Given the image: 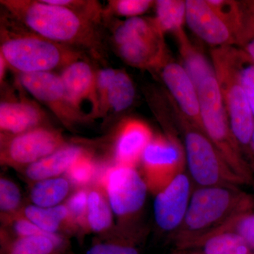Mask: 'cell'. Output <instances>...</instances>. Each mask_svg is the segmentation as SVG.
Here are the masks:
<instances>
[{
  "mask_svg": "<svg viewBox=\"0 0 254 254\" xmlns=\"http://www.w3.org/2000/svg\"><path fill=\"white\" fill-rule=\"evenodd\" d=\"M0 4L25 27L47 39L86 50L99 59L103 51L100 21L46 0H1Z\"/></svg>",
  "mask_w": 254,
  "mask_h": 254,
  "instance_id": "1",
  "label": "cell"
},
{
  "mask_svg": "<svg viewBox=\"0 0 254 254\" xmlns=\"http://www.w3.org/2000/svg\"><path fill=\"white\" fill-rule=\"evenodd\" d=\"M82 54L81 50L37 34L11 15L1 18L0 55L18 74L62 71L70 64L83 60Z\"/></svg>",
  "mask_w": 254,
  "mask_h": 254,
  "instance_id": "2",
  "label": "cell"
},
{
  "mask_svg": "<svg viewBox=\"0 0 254 254\" xmlns=\"http://www.w3.org/2000/svg\"><path fill=\"white\" fill-rule=\"evenodd\" d=\"M252 206V198L238 187H198L192 192L181 227L174 233L177 243L190 248L234 218L250 213Z\"/></svg>",
  "mask_w": 254,
  "mask_h": 254,
  "instance_id": "3",
  "label": "cell"
},
{
  "mask_svg": "<svg viewBox=\"0 0 254 254\" xmlns=\"http://www.w3.org/2000/svg\"><path fill=\"white\" fill-rule=\"evenodd\" d=\"M200 125L232 171L245 182H254V173L234 136L216 76L205 78L197 87Z\"/></svg>",
  "mask_w": 254,
  "mask_h": 254,
  "instance_id": "4",
  "label": "cell"
},
{
  "mask_svg": "<svg viewBox=\"0 0 254 254\" xmlns=\"http://www.w3.org/2000/svg\"><path fill=\"white\" fill-rule=\"evenodd\" d=\"M184 136V148L190 178L198 187H235L245 182L232 171L201 127L190 123L173 105Z\"/></svg>",
  "mask_w": 254,
  "mask_h": 254,
  "instance_id": "5",
  "label": "cell"
},
{
  "mask_svg": "<svg viewBox=\"0 0 254 254\" xmlns=\"http://www.w3.org/2000/svg\"><path fill=\"white\" fill-rule=\"evenodd\" d=\"M112 40L120 58L133 67L159 71L170 60L165 35L154 18L120 21L114 26Z\"/></svg>",
  "mask_w": 254,
  "mask_h": 254,
  "instance_id": "6",
  "label": "cell"
},
{
  "mask_svg": "<svg viewBox=\"0 0 254 254\" xmlns=\"http://www.w3.org/2000/svg\"><path fill=\"white\" fill-rule=\"evenodd\" d=\"M230 46L213 48L212 64L232 131L248 162L254 115L232 63Z\"/></svg>",
  "mask_w": 254,
  "mask_h": 254,
  "instance_id": "7",
  "label": "cell"
},
{
  "mask_svg": "<svg viewBox=\"0 0 254 254\" xmlns=\"http://www.w3.org/2000/svg\"><path fill=\"white\" fill-rule=\"evenodd\" d=\"M95 183L105 192L118 227L131 229L133 219L141 211L148 190L136 168L113 164L98 174Z\"/></svg>",
  "mask_w": 254,
  "mask_h": 254,
  "instance_id": "8",
  "label": "cell"
},
{
  "mask_svg": "<svg viewBox=\"0 0 254 254\" xmlns=\"http://www.w3.org/2000/svg\"><path fill=\"white\" fill-rule=\"evenodd\" d=\"M139 165L148 191L155 195L184 173L187 165L185 148L175 135H154Z\"/></svg>",
  "mask_w": 254,
  "mask_h": 254,
  "instance_id": "9",
  "label": "cell"
},
{
  "mask_svg": "<svg viewBox=\"0 0 254 254\" xmlns=\"http://www.w3.org/2000/svg\"><path fill=\"white\" fill-rule=\"evenodd\" d=\"M67 144L61 132L41 126L14 135H1L0 161L2 165L23 170Z\"/></svg>",
  "mask_w": 254,
  "mask_h": 254,
  "instance_id": "10",
  "label": "cell"
},
{
  "mask_svg": "<svg viewBox=\"0 0 254 254\" xmlns=\"http://www.w3.org/2000/svg\"><path fill=\"white\" fill-rule=\"evenodd\" d=\"M18 75L21 87L46 106L66 128L71 129L79 124L89 121L70 103L60 75L54 72Z\"/></svg>",
  "mask_w": 254,
  "mask_h": 254,
  "instance_id": "11",
  "label": "cell"
},
{
  "mask_svg": "<svg viewBox=\"0 0 254 254\" xmlns=\"http://www.w3.org/2000/svg\"><path fill=\"white\" fill-rule=\"evenodd\" d=\"M192 192L191 180L183 173L155 195L154 218L160 230L175 233L181 227Z\"/></svg>",
  "mask_w": 254,
  "mask_h": 254,
  "instance_id": "12",
  "label": "cell"
},
{
  "mask_svg": "<svg viewBox=\"0 0 254 254\" xmlns=\"http://www.w3.org/2000/svg\"><path fill=\"white\" fill-rule=\"evenodd\" d=\"M96 71L84 60L70 64L60 74L68 100L73 108L88 120L98 118L95 98Z\"/></svg>",
  "mask_w": 254,
  "mask_h": 254,
  "instance_id": "13",
  "label": "cell"
},
{
  "mask_svg": "<svg viewBox=\"0 0 254 254\" xmlns=\"http://www.w3.org/2000/svg\"><path fill=\"white\" fill-rule=\"evenodd\" d=\"M186 23L202 41L213 48L235 46L232 31L207 0H187Z\"/></svg>",
  "mask_w": 254,
  "mask_h": 254,
  "instance_id": "14",
  "label": "cell"
},
{
  "mask_svg": "<svg viewBox=\"0 0 254 254\" xmlns=\"http://www.w3.org/2000/svg\"><path fill=\"white\" fill-rule=\"evenodd\" d=\"M159 71L179 111L190 123L201 127L198 89L182 64L169 60Z\"/></svg>",
  "mask_w": 254,
  "mask_h": 254,
  "instance_id": "15",
  "label": "cell"
},
{
  "mask_svg": "<svg viewBox=\"0 0 254 254\" xmlns=\"http://www.w3.org/2000/svg\"><path fill=\"white\" fill-rule=\"evenodd\" d=\"M153 136L151 128L145 122L135 118L124 120L115 137V164L136 168Z\"/></svg>",
  "mask_w": 254,
  "mask_h": 254,
  "instance_id": "16",
  "label": "cell"
},
{
  "mask_svg": "<svg viewBox=\"0 0 254 254\" xmlns=\"http://www.w3.org/2000/svg\"><path fill=\"white\" fill-rule=\"evenodd\" d=\"M46 114L31 100H4L0 103L1 135L14 136L44 126Z\"/></svg>",
  "mask_w": 254,
  "mask_h": 254,
  "instance_id": "17",
  "label": "cell"
},
{
  "mask_svg": "<svg viewBox=\"0 0 254 254\" xmlns=\"http://www.w3.org/2000/svg\"><path fill=\"white\" fill-rule=\"evenodd\" d=\"M85 151L86 150L79 145L66 144L46 158L23 169V175L31 184L61 177Z\"/></svg>",
  "mask_w": 254,
  "mask_h": 254,
  "instance_id": "18",
  "label": "cell"
},
{
  "mask_svg": "<svg viewBox=\"0 0 254 254\" xmlns=\"http://www.w3.org/2000/svg\"><path fill=\"white\" fill-rule=\"evenodd\" d=\"M21 213L47 233L65 237L78 235L77 229L64 203L53 208H41L33 204L27 205L23 207Z\"/></svg>",
  "mask_w": 254,
  "mask_h": 254,
  "instance_id": "19",
  "label": "cell"
},
{
  "mask_svg": "<svg viewBox=\"0 0 254 254\" xmlns=\"http://www.w3.org/2000/svg\"><path fill=\"white\" fill-rule=\"evenodd\" d=\"M67 237L63 235H31L6 239L4 254H65Z\"/></svg>",
  "mask_w": 254,
  "mask_h": 254,
  "instance_id": "20",
  "label": "cell"
},
{
  "mask_svg": "<svg viewBox=\"0 0 254 254\" xmlns=\"http://www.w3.org/2000/svg\"><path fill=\"white\" fill-rule=\"evenodd\" d=\"M138 240L134 232L114 227L95 239L86 254H140Z\"/></svg>",
  "mask_w": 254,
  "mask_h": 254,
  "instance_id": "21",
  "label": "cell"
},
{
  "mask_svg": "<svg viewBox=\"0 0 254 254\" xmlns=\"http://www.w3.org/2000/svg\"><path fill=\"white\" fill-rule=\"evenodd\" d=\"M175 36L179 43V50L183 63L182 66L195 86L198 87L205 78L215 76L213 64L190 42L184 29L177 32Z\"/></svg>",
  "mask_w": 254,
  "mask_h": 254,
  "instance_id": "22",
  "label": "cell"
},
{
  "mask_svg": "<svg viewBox=\"0 0 254 254\" xmlns=\"http://www.w3.org/2000/svg\"><path fill=\"white\" fill-rule=\"evenodd\" d=\"M114 213L105 192L96 183L88 187V232L103 235L114 228Z\"/></svg>",
  "mask_w": 254,
  "mask_h": 254,
  "instance_id": "23",
  "label": "cell"
},
{
  "mask_svg": "<svg viewBox=\"0 0 254 254\" xmlns=\"http://www.w3.org/2000/svg\"><path fill=\"white\" fill-rule=\"evenodd\" d=\"M72 187L68 179L63 176L34 182L30 189V200L31 204L41 208L58 206L66 201Z\"/></svg>",
  "mask_w": 254,
  "mask_h": 254,
  "instance_id": "24",
  "label": "cell"
},
{
  "mask_svg": "<svg viewBox=\"0 0 254 254\" xmlns=\"http://www.w3.org/2000/svg\"><path fill=\"white\" fill-rule=\"evenodd\" d=\"M195 247L201 249L202 254H250V245L232 231L215 232L190 247Z\"/></svg>",
  "mask_w": 254,
  "mask_h": 254,
  "instance_id": "25",
  "label": "cell"
},
{
  "mask_svg": "<svg viewBox=\"0 0 254 254\" xmlns=\"http://www.w3.org/2000/svg\"><path fill=\"white\" fill-rule=\"evenodd\" d=\"M135 96L136 90L129 75L125 70L118 69L108 93L105 116L128 109L133 104Z\"/></svg>",
  "mask_w": 254,
  "mask_h": 254,
  "instance_id": "26",
  "label": "cell"
},
{
  "mask_svg": "<svg viewBox=\"0 0 254 254\" xmlns=\"http://www.w3.org/2000/svg\"><path fill=\"white\" fill-rule=\"evenodd\" d=\"M157 26L164 35L169 32L176 33L183 29L186 22V1L183 0H158L155 1Z\"/></svg>",
  "mask_w": 254,
  "mask_h": 254,
  "instance_id": "27",
  "label": "cell"
},
{
  "mask_svg": "<svg viewBox=\"0 0 254 254\" xmlns=\"http://www.w3.org/2000/svg\"><path fill=\"white\" fill-rule=\"evenodd\" d=\"M98 174V165L93 155L86 150L73 162L65 175L76 190L91 187L96 181Z\"/></svg>",
  "mask_w": 254,
  "mask_h": 254,
  "instance_id": "28",
  "label": "cell"
},
{
  "mask_svg": "<svg viewBox=\"0 0 254 254\" xmlns=\"http://www.w3.org/2000/svg\"><path fill=\"white\" fill-rule=\"evenodd\" d=\"M230 53L241 86L254 115V61L238 47L230 46Z\"/></svg>",
  "mask_w": 254,
  "mask_h": 254,
  "instance_id": "29",
  "label": "cell"
},
{
  "mask_svg": "<svg viewBox=\"0 0 254 254\" xmlns=\"http://www.w3.org/2000/svg\"><path fill=\"white\" fill-rule=\"evenodd\" d=\"M22 194L15 182L6 177L0 179V212L2 223H7L21 213Z\"/></svg>",
  "mask_w": 254,
  "mask_h": 254,
  "instance_id": "30",
  "label": "cell"
},
{
  "mask_svg": "<svg viewBox=\"0 0 254 254\" xmlns=\"http://www.w3.org/2000/svg\"><path fill=\"white\" fill-rule=\"evenodd\" d=\"M207 1L232 31L236 46L243 23L242 1L231 0H207Z\"/></svg>",
  "mask_w": 254,
  "mask_h": 254,
  "instance_id": "31",
  "label": "cell"
},
{
  "mask_svg": "<svg viewBox=\"0 0 254 254\" xmlns=\"http://www.w3.org/2000/svg\"><path fill=\"white\" fill-rule=\"evenodd\" d=\"M88 188L76 189L71 192L64 203L78 230V235L88 233Z\"/></svg>",
  "mask_w": 254,
  "mask_h": 254,
  "instance_id": "32",
  "label": "cell"
},
{
  "mask_svg": "<svg viewBox=\"0 0 254 254\" xmlns=\"http://www.w3.org/2000/svg\"><path fill=\"white\" fill-rule=\"evenodd\" d=\"M155 2L151 0H109L103 14L127 18L138 17L155 5Z\"/></svg>",
  "mask_w": 254,
  "mask_h": 254,
  "instance_id": "33",
  "label": "cell"
},
{
  "mask_svg": "<svg viewBox=\"0 0 254 254\" xmlns=\"http://www.w3.org/2000/svg\"><path fill=\"white\" fill-rule=\"evenodd\" d=\"M243 25L236 46L254 61V1H242Z\"/></svg>",
  "mask_w": 254,
  "mask_h": 254,
  "instance_id": "34",
  "label": "cell"
},
{
  "mask_svg": "<svg viewBox=\"0 0 254 254\" xmlns=\"http://www.w3.org/2000/svg\"><path fill=\"white\" fill-rule=\"evenodd\" d=\"M117 71L118 69L113 68H103L96 71L95 92L98 105V118L105 117L108 93Z\"/></svg>",
  "mask_w": 254,
  "mask_h": 254,
  "instance_id": "35",
  "label": "cell"
},
{
  "mask_svg": "<svg viewBox=\"0 0 254 254\" xmlns=\"http://www.w3.org/2000/svg\"><path fill=\"white\" fill-rule=\"evenodd\" d=\"M220 231L236 232L254 248V213L250 212L234 218L216 232Z\"/></svg>",
  "mask_w": 254,
  "mask_h": 254,
  "instance_id": "36",
  "label": "cell"
},
{
  "mask_svg": "<svg viewBox=\"0 0 254 254\" xmlns=\"http://www.w3.org/2000/svg\"><path fill=\"white\" fill-rule=\"evenodd\" d=\"M248 163L254 175V129L252 135V141H251L250 153L248 155Z\"/></svg>",
  "mask_w": 254,
  "mask_h": 254,
  "instance_id": "37",
  "label": "cell"
},
{
  "mask_svg": "<svg viewBox=\"0 0 254 254\" xmlns=\"http://www.w3.org/2000/svg\"><path fill=\"white\" fill-rule=\"evenodd\" d=\"M7 66V64L5 61L4 58L0 55V81H1V83H2L3 80H4L6 68Z\"/></svg>",
  "mask_w": 254,
  "mask_h": 254,
  "instance_id": "38",
  "label": "cell"
},
{
  "mask_svg": "<svg viewBox=\"0 0 254 254\" xmlns=\"http://www.w3.org/2000/svg\"><path fill=\"white\" fill-rule=\"evenodd\" d=\"M173 254H200V252H177V253H175Z\"/></svg>",
  "mask_w": 254,
  "mask_h": 254,
  "instance_id": "39",
  "label": "cell"
}]
</instances>
